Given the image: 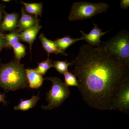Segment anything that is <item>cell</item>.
Instances as JSON below:
<instances>
[{
  "label": "cell",
  "instance_id": "6da1fadb",
  "mask_svg": "<svg viewBox=\"0 0 129 129\" xmlns=\"http://www.w3.org/2000/svg\"><path fill=\"white\" fill-rule=\"evenodd\" d=\"M71 62L74 67L72 73L77 78L78 89L86 103L98 110H113L117 92L129 79V64L101 46L88 44L81 47Z\"/></svg>",
  "mask_w": 129,
  "mask_h": 129
},
{
  "label": "cell",
  "instance_id": "7a4b0ae2",
  "mask_svg": "<svg viewBox=\"0 0 129 129\" xmlns=\"http://www.w3.org/2000/svg\"><path fill=\"white\" fill-rule=\"evenodd\" d=\"M28 86L25 69L23 64L13 60L0 67V87L5 92L24 89Z\"/></svg>",
  "mask_w": 129,
  "mask_h": 129
},
{
  "label": "cell",
  "instance_id": "3957f363",
  "mask_svg": "<svg viewBox=\"0 0 129 129\" xmlns=\"http://www.w3.org/2000/svg\"><path fill=\"white\" fill-rule=\"evenodd\" d=\"M100 46L106 51L123 61L129 64V32L123 29Z\"/></svg>",
  "mask_w": 129,
  "mask_h": 129
},
{
  "label": "cell",
  "instance_id": "277c9868",
  "mask_svg": "<svg viewBox=\"0 0 129 129\" xmlns=\"http://www.w3.org/2000/svg\"><path fill=\"white\" fill-rule=\"evenodd\" d=\"M109 8L108 4L103 2L97 3L85 2H74L70 9L69 20L75 21L91 19L95 15L106 12Z\"/></svg>",
  "mask_w": 129,
  "mask_h": 129
},
{
  "label": "cell",
  "instance_id": "5b68a950",
  "mask_svg": "<svg viewBox=\"0 0 129 129\" xmlns=\"http://www.w3.org/2000/svg\"><path fill=\"white\" fill-rule=\"evenodd\" d=\"M44 79L50 80L52 83L51 90L47 93L46 100L48 104L42 106L45 110H51L60 107L70 94L68 86L57 77H46Z\"/></svg>",
  "mask_w": 129,
  "mask_h": 129
},
{
  "label": "cell",
  "instance_id": "8992f818",
  "mask_svg": "<svg viewBox=\"0 0 129 129\" xmlns=\"http://www.w3.org/2000/svg\"><path fill=\"white\" fill-rule=\"evenodd\" d=\"M113 110L129 113V79L125 81L119 89L114 99Z\"/></svg>",
  "mask_w": 129,
  "mask_h": 129
},
{
  "label": "cell",
  "instance_id": "52a82bcc",
  "mask_svg": "<svg viewBox=\"0 0 129 129\" xmlns=\"http://www.w3.org/2000/svg\"><path fill=\"white\" fill-rule=\"evenodd\" d=\"M94 27L88 34H86L82 30L80 31L81 34L80 39L81 40H84L88 43V45L92 46L99 47L101 44L103 43L101 40V37L108 33L109 31L103 32L102 29L98 27L97 24L94 23Z\"/></svg>",
  "mask_w": 129,
  "mask_h": 129
},
{
  "label": "cell",
  "instance_id": "ba28073f",
  "mask_svg": "<svg viewBox=\"0 0 129 129\" xmlns=\"http://www.w3.org/2000/svg\"><path fill=\"white\" fill-rule=\"evenodd\" d=\"M39 21L38 17L29 15L25 12L24 8L21 9V18L18 22L17 27L19 28L18 32L24 31L28 29L34 27Z\"/></svg>",
  "mask_w": 129,
  "mask_h": 129
},
{
  "label": "cell",
  "instance_id": "9c48e42d",
  "mask_svg": "<svg viewBox=\"0 0 129 129\" xmlns=\"http://www.w3.org/2000/svg\"><path fill=\"white\" fill-rule=\"evenodd\" d=\"M19 16V14L17 13H8L5 12L0 25V32L14 30L17 27Z\"/></svg>",
  "mask_w": 129,
  "mask_h": 129
},
{
  "label": "cell",
  "instance_id": "30bf717a",
  "mask_svg": "<svg viewBox=\"0 0 129 129\" xmlns=\"http://www.w3.org/2000/svg\"><path fill=\"white\" fill-rule=\"evenodd\" d=\"M39 23H38L34 27L24 30L19 34L20 39L29 44L30 47V51L32 49V44L36 40L40 29L42 27V26L40 25Z\"/></svg>",
  "mask_w": 129,
  "mask_h": 129
},
{
  "label": "cell",
  "instance_id": "8fae6325",
  "mask_svg": "<svg viewBox=\"0 0 129 129\" xmlns=\"http://www.w3.org/2000/svg\"><path fill=\"white\" fill-rule=\"evenodd\" d=\"M28 86L32 89H37L42 85L44 80L43 76L34 69H25Z\"/></svg>",
  "mask_w": 129,
  "mask_h": 129
},
{
  "label": "cell",
  "instance_id": "7c38bea8",
  "mask_svg": "<svg viewBox=\"0 0 129 129\" xmlns=\"http://www.w3.org/2000/svg\"><path fill=\"white\" fill-rule=\"evenodd\" d=\"M39 39L40 40L43 48L47 52L48 56H49L51 53L61 54L65 56L68 55L65 52H63L60 50L54 41L47 39L42 33L40 35Z\"/></svg>",
  "mask_w": 129,
  "mask_h": 129
},
{
  "label": "cell",
  "instance_id": "4fadbf2b",
  "mask_svg": "<svg viewBox=\"0 0 129 129\" xmlns=\"http://www.w3.org/2000/svg\"><path fill=\"white\" fill-rule=\"evenodd\" d=\"M39 93L37 96H33L31 98L27 100L21 99L19 104L14 107L15 110L25 111L32 108L36 106L37 102L40 99Z\"/></svg>",
  "mask_w": 129,
  "mask_h": 129
},
{
  "label": "cell",
  "instance_id": "5bb4252c",
  "mask_svg": "<svg viewBox=\"0 0 129 129\" xmlns=\"http://www.w3.org/2000/svg\"><path fill=\"white\" fill-rule=\"evenodd\" d=\"M81 40L80 38L74 39L69 36H66L62 38L56 40L54 42L60 50L65 52V51L70 46Z\"/></svg>",
  "mask_w": 129,
  "mask_h": 129
},
{
  "label": "cell",
  "instance_id": "9a60e30c",
  "mask_svg": "<svg viewBox=\"0 0 129 129\" xmlns=\"http://www.w3.org/2000/svg\"><path fill=\"white\" fill-rule=\"evenodd\" d=\"M24 6V10L29 14L35 15V16H41L43 4L42 3H28L21 1Z\"/></svg>",
  "mask_w": 129,
  "mask_h": 129
},
{
  "label": "cell",
  "instance_id": "2e32d148",
  "mask_svg": "<svg viewBox=\"0 0 129 129\" xmlns=\"http://www.w3.org/2000/svg\"><path fill=\"white\" fill-rule=\"evenodd\" d=\"M52 61L48 56L47 60L39 63L38 67L34 69L35 70L42 76L45 75L47 71L52 67Z\"/></svg>",
  "mask_w": 129,
  "mask_h": 129
},
{
  "label": "cell",
  "instance_id": "e0dca14e",
  "mask_svg": "<svg viewBox=\"0 0 129 129\" xmlns=\"http://www.w3.org/2000/svg\"><path fill=\"white\" fill-rule=\"evenodd\" d=\"M18 31H14L9 34L4 35L7 45L9 47H13L14 45L19 42L20 39Z\"/></svg>",
  "mask_w": 129,
  "mask_h": 129
},
{
  "label": "cell",
  "instance_id": "ac0fdd59",
  "mask_svg": "<svg viewBox=\"0 0 129 129\" xmlns=\"http://www.w3.org/2000/svg\"><path fill=\"white\" fill-rule=\"evenodd\" d=\"M71 62H68L67 60L64 61H55L52 62V67L59 73L64 74L67 72H68V67L71 66Z\"/></svg>",
  "mask_w": 129,
  "mask_h": 129
},
{
  "label": "cell",
  "instance_id": "d6986e66",
  "mask_svg": "<svg viewBox=\"0 0 129 129\" xmlns=\"http://www.w3.org/2000/svg\"><path fill=\"white\" fill-rule=\"evenodd\" d=\"M12 47L14 50L15 60L20 62L22 58L24 57L26 55V48L25 46L18 42Z\"/></svg>",
  "mask_w": 129,
  "mask_h": 129
},
{
  "label": "cell",
  "instance_id": "ffe728a7",
  "mask_svg": "<svg viewBox=\"0 0 129 129\" xmlns=\"http://www.w3.org/2000/svg\"><path fill=\"white\" fill-rule=\"evenodd\" d=\"M64 84L68 86H79L78 83L76 76L72 72H67L63 74Z\"/></svg>",
  "mask_w": 129,
  "mask_h": 129
},
{
  "label": "cell",
  "instance_id": "44dd1931",
  "mask_svg": "<svg viewBox=\"0 0 129 129\" xmlns=\"http://www.w3.org/2000/svg\"><path fill=\"white\" fill-rule=\"evenodd\" d=\"M7 47L5 40L4 35L0 32V53L3 48Z\"/></svg>",
  "mask_w": 129,
  "mask_h": 129
},
{
  "label": "cell",
  "instance_id": "7402d4cb",
  "mask_svg": "<svg viewBox=\"0 0 129 129\" xmlns=\"http://www.w3.org/2000/svg\"><path fill=\"white\" fill-rule=\"evenodd\" d=\"M120 8L126 10L129 7V0H121L120 2Z\"/></svg>",
  "mask_w": 129,
  "mask_h": 129
},
{
  "label": "cell",
  "instance_id": "603a6c76",
  "mask_svg": "<svg viewBox=\"0 0 129 129\" xmlns=\"http://www.w3.org/2000/svg\"><path fill=\"white\" fill-rule=\"evenodd\" d=\"M6 6L3 4L0 3V25H1L3 19V16L4 13L5 12V9Z\"/></svg>",
  "mask_w": 129,
  "mask_h": 129
},
{
  "label": "cell",
  "instance_id": "cb8c5ba5",
  "mask_svg": "<svg viewBox=\"0 0 129 129\" xmlns=\"http://www.w3.org/2000/svg\"><path fill=\"white\" fill-rule=\"evenodd\" d=\"M5 98H6V96L5 93L2 94L0 92V103H2L3 105L6 106L7 104V102L5 100Z\"/></svg>",
  "mask_w": 129,
  "mask_h": 129
},
{
  "label": "cell",
  "instance_id": "d4e9b609",
  "mask_svg": "<svg viewBox=\"0 0 129 129\" xmlns=\"http://www.w3.org/2000/svg\"><path fill=\"white\" fill-rule=\"evenodd\" d=\"M3 2H9V1H5V0H4V1H3Z\"/></svg>",
  "mask_w": 129,
  "mask_h": 129
},
{
  "label": "cell",
  "instance_id": "484cf974",
  "mask_svg": "<svg viewBox=\"0 0 129 129\" xmlns=\"http://www.w3.org/2000/svg\"><path fill=\"white\" fill-rule=\"evenodd\" d=\"M1 62H0V67H1Z\"/></svg>",
  "mask_w": 129,
  "mask_h": 129
}]
</instances>
